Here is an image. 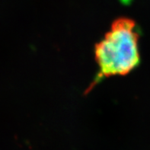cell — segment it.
Listing matches in <instances>:
<instances>
[{
  "mask_svg": "<svg viewBox=\"0 0 150 150\" xmlns=\"http://www.w3.org/2000/svg\"><path fill=\"white\" fill-rule=\"evenodd\" d=\"M138 42L135 22L127 18L116 19L105 38L95 46L100 76H124L138 67L140 61Z\"/></svg>",
  "mask_w": 150,
  "mask_h": 150,
  "instance_id": "6da1fadb",
  "label": "cell"
}]
</instances>
